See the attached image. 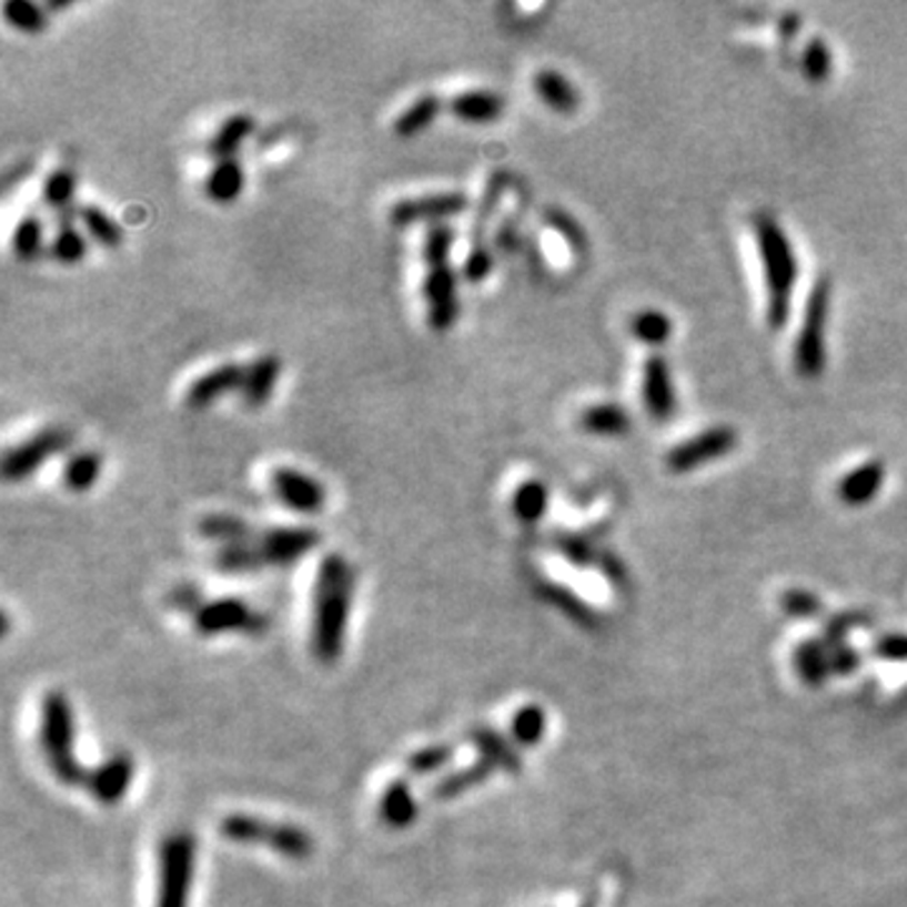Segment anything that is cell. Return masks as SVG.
<instances>
[{
  "instance_id": "1",
  "label": "cell",
  "mask_w": 907,
  "mask_h": 907,
  "mask_svg": "<svg viewBox=\"0 0 907 907\" xmlns=\"http://www.w3.org/2000/svg\"><path fill=\"white\" fill-rule=\"evenodd\" d=\"M353 565L339 553L325 555L315 573L311 618V651L315 661L323 663V666H333L343 656L353 611Z\"/></svg>"
},
{
  "instance_id": "2",
  "label": "cell",
  "mask_w": 907,
  "mask_h": 907,
  "mask_svg": "<svg viewBox=\"0 0 907 907\" xmlns=\"http://www.w3.org/2000/svg\"><path fill=\"white\" fill-rule=\"evenodd\" d=\"M454 228L449 222L426 228L421 242V260H424V283L421 295L426 305V323L434 333H449L460 318V283L452 265Z\"/></svg>"
},
{
  "instance_id": "3",
  "label": "cell",
  "mask_w": 907,
  "mask_h": 907,
  "mask_svg": "<svg viewBox=\"0 0 907 907\" xmlns=\"http://www.w3.org/2000/svg\"><path fill=\"white\" fill-rule=\"evenodd\" d=\"M756 248H759L764 280H766V318L774 331H779L787 323L792 311V293L797 285L799 265L794 248L774 218L754 220Z\"/></svg>"
},
{
  "instance_id": "4",
  "label": "cell",
  "mask_w": 907,
  "mask_h": 907,
  "mask_svg": "<svg viewBox=\"0 0 907 907\" xmlns=\"http://www.w3.org/2000/svg\"><path fill=\"white\" fill-rule=\"evenodd\" d=\"M41 752L46 756L51 774L61 784L71 789L87 787L89 772L87 766L79 762L77 752H73V742H77V726H73V708L67 694L61 691H51L41 701Z\"/></svg>"
},
{
  "instance_id": "5",
  "label": "cell",
  "mask_w": 907,
  "mask_h": 907,
  "mask_svg": "<svg viewBox=\"0 0 907 907\" xmlns=\"http://www.w3.org/2000/svg\"><path fill=\"white\" fill-rule=\"evenodd\" d=\"M220 835L235 845H263L295 863L311 859L315 853V839L308 829L255 815H228L220 822Z\"/></svg>"
},
{
  "instance_id": "6",
  "label": "cell",
  "mask_w": 907,
  "mask_h": 907,
  "mask_svg": "<svg viewBox=\"0 0 907 907\" xmlns=\"http://www.w3.org/2000/svg\"><path fill=\"white\" fill-rule=\"evenodd\" d=\"M194 859H198V839L192 832H172L159 842L154 907H190Z\"/></svg>"
},
{
  "instance_id": "7",
  "label": "cell",
  "mask_w": 907,
  "mask_h": 907,
  "mask_svg": "<svg viewBox=\"0 0 907 907\" xmlns=\"http://www.w3.org/2000/svg\"><path fill=\"white\" fill-rule=\"evenodd\" d=\"M829 303H832V283L822 278L819 283L812 288L807 308H804L802 329L797 335V345H794V366L804 379H817L825 371V331L829 321Z\"/></svg>"
},
{
  "instance_id": "8",
  "label": "cell",
  "mask_w": 907,
  "mask_h": 907,
  "mask_svg": "<svg viewBox=\"0 0 907 907\" xmlns=\"http://www.w3.org/2000/svg\"><path fill=\"white\" fill-rule=\"evenodd\" d=\"M504 192H507V174L494 172L487 180V187H484L480 204H476V214H474L472 232H470V252H466V260H464V278H466V283H472V285L484 283V280H487L494 270L490 228H492L494 214H497L500 202L504 200Z\"/></svg>"
},
{
  "instance_id": "9",
  "label": "cell",
  "mask_w": 907,
  "mask_h": 907,
  "mask_svg": "<svg viewBox=\"0 0 907 907\" xmlns=\"http://www.w3.org/2000/svg\"><path fill=\"white\" fill-rule=\"evenodd\" d=\"M194 633L202 638H214V635H263L268 631V618L258 613L248 601L240 597H218V601H204L198 613L192 615Z\"/></svg>"
},
{
  "instance_id": "10",
  "label": "cell",
  "mask_w": 907,
  "mask_h": 907,
  "mask_svg": "<svg viewBox=\"0 0 907 907\" xmlns=\"http://www.w3.org/2000/svg\"><path fill=\"white\" fill-rule=\"evenodd\" d=\"M71 434L63 426H46L33 436L23 439V442L6 449L3 454V480L6 482H23L43 470L46 462H51L56 454L69 449Z\"/></svg>"
},
{
  "instance_id": "11",
  "label": "cell",
  "mask_w": 907,
  "mask_h": 907,
  "mask_svg": "<svg viewBox=\"0 0 907 907\" xmlns=\"http://www.w3.org/2000/svg\"><path fill=\"white\" fill-rule=\"evenodd\" d=\"M470 210V198L460 190L446 192H429L416 194V198L399 200L394 208L389 210V220L394 228H416V224H444L449 220L460 218Z\"/></svg>"
},
{
  "instance_id": "12",
  "label": "cell",
  "mask_w": 907,
  "mask_h": 907,
  "mask_svg": "<svg viewBox=\"0 0 907 907\" xmlns=\"http://www.w3.org/2000/svg\"><path fill=\"white\" fill-rule=\"evenodd\" d=\"M270 490H273L280 507L305 514V517L321 514L329 502L323 482L303 470H295V466H275L270 472Z\"/></svg>"
},
{
  "instance_id": "13",
  "label": "cell",
  "mask_w": 907,
  "mask_h": 907,
  "mask_svg": "<svg viewBox=\"0 0 907 907\" xmlns=\"http://www.w3.org/2000/svg\"><path fill=\"white\" fill-rule=\"evenodd\" d=\"M736 442H738V436L732 426H714V429H708V432H701L696 436L686 439V442L673 446L666 454V464H668V470L676 474L694 472L698 470V466L732 454L736 449Z\"/></svg>"
},
{
  "instance_id": "14",
  "label": "cell",
  "mask_w": 907,
  "mask_h": 907,
  "mask_svg": "<svg viewBox=\"0 0 907 907\" xmlns=\"http://www.w3.org/2000/svg\"><path fill=\"white\" fill-rule=\"evenodd\" d=\"M255 542L268 567H290L321 545V532L313 527H268L258 532Z\"/></svg>"
},
{
  "instance_id": "15",
  "label": "cell",
  "mask_w": 907,
  "mask_h": 907,
  "mask_svg": "<svg viewBox=\"0 0 907 907\" xmlns=\"http://www.w3.org/2000/svg\"><path fill=\"white\" fill-rule=\"evenodd\" d=\"M242 376H245V366H240L235 361L220 363L210 371H204L202 376L194 379L184 391V404L192 411H204L212 409L220 399L230 394H240Z\"/></svg>"
},
{
  "instance_id": "16",
  "label": "cell",
  "mask_w": 907,
  "mask_h": 907,
  "mask_svg": "<svg viewBox=\"0 0 907 907\" xmlns=\"http://www.w3.org/2000/svg\"><path fill=\"white\" fill-rule=\"evenodd\" d=\"M134 782V759L129 754H111L97 769L89 772L87 789L93 799L104 807H114L127 797Z\"/></svg>"
},
{
  "instance_id": "17",
  "label": "cell",
  "mask_w": 907,
  "mask_h": 907,
  "mask_svg": "<svg viewBox=\"0 0 907 907\" xmlns=\"http://www.w3.org/2000/svg\"><path fill=\"white\" fill-rule=\"evenodd\" d=\"M643 404L656 421H668L676 414V389L671 366L661 355H651L643 366Z\"/></svg>"
},
{
  "instance_id": "18",
  "label": "cell",
  "mask_w": 907,
  "mask_h": 907,
  "mask_svg": "<svg viewBox=\"0 0 907 907\" xmlns=\"http://www.w3.org/2000/svg\"><path fill=\"white\" fill-rule=\"evenodd\" d=\"M280 373H283V361L278 359L275 353L258 355L255 361L245 366V376H242L240 386V401L242 406L250 411H258L268 406V401L273 399Z\"/></svg>"
},
{
  "instance_id": "19",
  "label": "cell",
  "mask_w": 907,
  "mask_h": 907,
  "mask_svg": "<svg viewBox=\"0 0 907 907\" xmlns=\"http://www.w3.org/2000/svg\"><path fill=\"white\" fill-rule=\"evenodd\" d=\"M449 111L454 119L464 121V124L484 127L494 124L504 114V99L492 89H470L460 91L449 99Z\"/></svg>"
},
{
  "instance_id": "20",
  "label": "cell",
  "mask_w": 907,
  "mask_h": 907,
  "mask_svg": "<svg viewBox=\"0 0 907 907\" xmlns=\"http://www.w3.org/2000/svg\"><path fill=\"white\" fill-rule=\"evenodd\" d=\"M204 198L214 204H235L240 194L245 192V167L240 159H222L210 167L208 177H204Z\"/></svg>"
},
{
  "instance_id": "21",
  "label": "cell",
  "mask_w": 907,
  "mask_h": 907,
  "mask_svg": "<svg viewBox=\"0 0 907 907\" xmlns=\"http://www.w3.org/2000/svg\"><path fill=\"white\" fill-rule=\"evenodd\" d=\"M258 121L252 114L245 111H238L222 121V124L214 129V134L208 142V154L212 157V162H222V159H238V152L248 144V139L255 134Z\"/></svg>"
},
{
  "instance_id": "22",
  "label": "cell",
  "mask_w": 907,
  "mask_h": 907,
  "mask_svg": "<svg viewBox=\"0 0 907 907\" xmlns=\"http://www.w3.org/2000/svg\"><path fill=\"white\" fill-rule=\"evenodd\" d=\"M49 255L61 265H79L89 255V238L79 228V210L61 214L49 240Z\"/></svg>"
},
{
  "instance_id": "23",
  "label": "cell",
  "mask_w": 907,
  "mask_h": 907,
  "mask_svg": "<svg viewBox=\"0 0 907 907\" xmlns=\"http://www.w3.org/2000/svg\"><path fill=\"white\" fill-rule=\"evenodd\" d=\"M885 482V466L883 462H865L859 464L857 470L845 474L837 484L839 500L849 504V507H863L869 500H875V494L883 490Z\"/></svg>"
},
{
  "instance_id": "24",
  "label": "cell",
  "mask_w": 907,
  "mask_h": 907,
  "mask_svg": "<svg viewBox=\"0 0 907 907\" xmlns=\"http://www.w3.org/2000/svg\"><path fill=\"white\" fill-rule=\"evenodd\" d=\"M532 87H535L537 99L547 109H553L555 114H575L580 107V93L570 83L567 77L555 71V69H540L532 79Z\"/></svg>"
},
{
  "instance_id": "25",
  "label": "cell",
  "mask_w": 907,
  "mask_h": 907,
  "mask_svg": "<svg viewBox=\"0 0 907 907\" xmlns=\"http://www.w3.org/2000/svg\"><path fill=\"white\" fill-rule=\"evenodd\" d=\"M379 817L391 829H406L414 825V819L419 817V804L409 782L396 779L383 789L379 802Z\"/></svg>"
},
{
  "instance_id": "26",
  "label": "cell",
  "mask_w": 907,
  "mask_h": 907,
  "mask_svg": "<svg viewBox=\"0 0 907 907\" xmlns=\"http://www.w3.org/2000/svg\"><path fill=\"white\" fill-rule=\"evenodd\" d=\"M444 109V101L436 97V93H421L411 104L401 111L394 119V134L401 139H411L424 134L426 129L434 127V121L439 119Z\"/></svg>"
},
{
  "instance_id": "27",
  "label": "cell",
  "mask_w": 907,
  "mask_h": 907,
  "mask_svg": "<svg viewBox=\"0 0 907 907\" xmlns=\"http://www.w3.org/2000/svg\"><path fill=\"white\" fill-rule=\"evenodd\" d=\"M41 200L46 208L56 214V218L79 210V208H73V202H77V172H73V167L59 164V167H53L49 174H46Z\"/></svg>"
},
{
  "instance_id": "28",
  "label": "cell",
  "mask_w": 907,
  "mask_h": 907,
  "mask_svg": "<svg viewBox=\"0 0 907 907\" xmlns=\"http://www.w3.org/2000/svg\"><path fill=\"white\" fill-rule=\"evenodd\" d=\"M198 530L204 540L214 542L218 547L238 545V542H250L258 537V530L252 527L248 520L235 517V514H222V512H212L208 514V517H202Z\"/></svg>"
},
{
  "instance_id": "29",
  "label": "cell",
  "mask_w": 907,
  "mask_h": 907,
  "mask_svg": "<svg viewBox=\"0 0 907 907\" xmlns=\"http://www.w3.org/2000/svg\"><path fill=\"white\" fill-rule=\"evenodd\" d=\"M101 472H104V456L91 452V449H83V452L71 454L63 464L61 482L73 494H87L97 487Z\"/></svg>"
},
{
  "instance_id": "30",
  "label": "cell",
  "mask_w": 907,
  "mask_h": 907,
  "mask_svg": "<svg viewBox=\"0 0 907 907\" xmlns=\"http://www.w3.org/2000/svg\"><path fill=\"white\" fill-rule=\"evenodd\" d=\"M79 224L87 232V238L97 242L104 250H119L124 245V230L111 214L99 208V204H81L79 208Z\"/></svg>"
},
{
  "instance_id": "31",
  "label": "cell",
  "mask_w": 907,
  "mask_h": 907,
  "mask_svg": "<svg viewBox=\"0 0 907 907\" xmlns=\"http://www.w3.org/2000/svg\"><path fill=\"white\" fill-rule=\"evenodd\" d=\"M470 738H472L476 754H480V759L487 762L494 772L502 769V772H510V774H520L522 764H520L517 752H514L512 746L504 742V738L497 732L480 726V728H474V732L470 734Z\"/></svg>"
},
{
  "instance_id": "32",
  "label": "cell",
  "mask_w": 907,
  "mask_h": 907,
  "mask_svg": "<svg viewBox=\"0 0 907 907\" xmlns=\"http://www.w3.org/2000/svg\"><path fill=\"white\" fill-rule=\"evenodd\" d=\"M268 567L255 540L238 542V545H222L214 553V570L222 575H250Z\"/></svg>"
},
{
  "instance_id": "33",
  "label": "cell",
  "mask_w": 907,
  "mask_h": 907,
  "mask_svg": "<svg viewBox=\"0 0 907 907\" xmlns=\"http://www.w3.org/2000/svg\"><path fill=\"white\" fill-rule=\"evenodd\" d=\"M577 426L593 436H623L631 432V416L615 404H597L577 416Z\"/></svg>"
},
{
  "instance_id": "34",
  "label": "cell",
  "mask_w": 907,
  "mask_h": 907,
  "mask_svg": "<svg viewBox=\"0 0 907 907\" xmlns=\"http://www.w3.org/2000/svg\"><path fill=\"white\" fill-rule=\"evenodd\" d=\"M11 250L18 260H23V263H31V260L41 258L43 250H49V242H46V224L39 214L28 212L16 222L11 235Z\"/></svg>"
},
{
  "instance_id": "35",
  "label": "cell",
  "mask_w": 907,
  "mask_h": 907,
  "mask_svg": "<svg viewBox=\"0 0 907 907\" xmlns=\"http://www.w3.org/2000/svg\"><path fill=\"white\" fill-rule=\"evenodd\" d=\"M550 507V490L542 480H525L512 494V512L514 517L525 525H535L547 514Z\"/></svg>"
},
{
  "instance_id": "36",
  "label": "cell",
  "mask_w": 907,
  "mask_h": 907,
  "mask_svg": "<svg viewBox=\"0 0 907 907\" xmlns=\"http://www.w3.org/2000/svg\"><path fill=\"white\" fill-rule=\"evenodd\" d=\"M492 774H494L492 766L480 759L472 766H464V769L449 772L444 779H439L434 784L432 794H434V799H456V797H462L464 792H470L474 787H480L482 782H487Z\"/></svg>"
},
{
  "instance_id": "37",
  "label": "cell",
  "mask_w": 907,
  "mask_h": 907,
  "mask_svg": "<svg viewBox=\"0 0 907 907\" xmlns=\"http://www.w3.org/2000/svg\"><path fill=\"white\" fill-rule=\"evenodd\" d=\"M6 23L26 36H39L49 28V8L33 0H8L3 6Z\"/></svg>"
},
{
  "instance_id": "38",
  "label": "cell",
  "mask_w": 907,
  "mask_h": 907,
  "mask_svg": "<svg viewBox=\"0 0 907 907\" xmlns=\"http://www.w3.org/2000/svg\"><path fill=\"white\" fill-rule=\"evenodd\" d=\"M631 331L645 345H663L673 335V321L661 311H641L633 315Z\"/></svg>"
},
{
  "instance_id": "39",
  "label": "cell",
  "mask_w": 907,
  "mask_h": 907,
  "mask_svg": "<svg viewBox=\"0 0 907 907\" xmlns=\"http://www.w3.org/2000/svg\"><path fill=\"white\" fill-rule=\"evenodd\" d=\"M547 716L540 706H525L520 708L512 718V736L514 742L522 746H535L542 736H545Z\"/></svg>"
},
{
  "instance_id": "40",
  "label": "cell",
  "mask_w": 907,
  "mask_h": 907,
  "mask_svg": "<svg viewBox=\"0 0 907 907\" xmlns=\"http://www.w3.org/2000/svg\"><path fill=\"white\" fill-rule=\"evenodd\" d=\"M452 759H454L452 746L434 744V746H424V749L411 754L406 762V769L414 776H429V774L442 772L444 766L452 764Z\"/></svg>"
},
{
  "instance_id": "41",
  "label": "cell",
  "mask_w": 907,
  "mask_h": 907,
  "mask_svg": "<svg viewBox=\"0 0 907 907\" xmlns=\"http://www.w3.org/2000/svg\"><path fill=\"white\" fill-rule=\"evenodd\" d=\"M802 69L809 77V81H815V83H822L825 79H829V73H832L829 46L822 39H812L807 43V49H804V53H802Z\"/></svg>"
},
{
  "instance_id": "42",
  "label": "cell",
  "mask_w": 907,
  "mask_h": 907,
  "mask_svg": "<svg viewBox=\"0 0 907 907\" xmlns=\"http://www.w3.org/2000/svg\"><path fill=\"white\" fill-rule=\"evenodd\" d=\"M547 224L550 230H555L560 238H563L570 248L573 250H583V230H580V224L570 218L567 212L563 210H547Z\"/></svg>"
},
{
  "instance_id": "43",
  "label": "cell",
  "mask_w": 907,
  "mask_h": 907,
  "mask_svg": "<svg viewBox=\"0 0 907 907\" xmlns=\"http://www.w3.org/2000/svg\"><path fill=\"white\" fill-rule=\"evenodd\" d=\"M557 550L563 553L567 560H573L577 565H587L593 560V550L591 545L583 537H573V535H563L557 537Z\"/></svg>"
},
{
  "instance_id": "44",
  "label": "cell",
  "mask_w": 907,
  "mask_h": 907,
  "mask_svg": "<svg viewBox=\"0 0 907 907\" xmlns=\"http://www.w3.org/2000/svg\"><path fill=\"white\" fill-rule=\"evenodd\" d=\"M170 603L177 611H187V613H198V607L204 603V597L198 593V587L194 585H180L177 591L170 595Z\"/></svg>"
},
{
  "instance_id": "45",
  "label": "cell",
  "mask_w": 907,
  "mask_h": 907,
  "mask_svg": "<svg viewBox=\"0 0 907 907\" xmlns=\"http://www.w3.org/2000/svg\"><path fill=\"white\" fill-rule=\"evenodd\" d=\"M784 607H787L789 613H817V601L812 595H807V593H789L787 597H784Z\"/></svg>"
}]
</instances>
